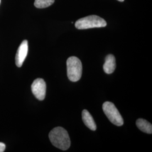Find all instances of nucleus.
Here are the masks:
<instances>
[{
	"label": "nucleus",
	"instance_id": "nucleus-7",
	"mask_svg": "<svg viewBox=\"0 0 152 152\" xmlns=\"http://www.w3.org/2000/svg\"><path fill=\"white\" fill-rule=\"evenodd\" d=\"M116 67L115 59L114 55H108L105 58V63L103 65L104 71L107 74H111L114 72Z\"/></svg>",
	"mask_w": 152,
	"mask_h": 152
},
{
	"label": "nucleus",
	"instance_id": "nucleus-9",
	"mask_svg": "<svg viewBox=\"0 0 152 152\" xmlns=\"http://www.w3.org/2000/svg\"><path fill=\"white\" fill-rule=\"evenodd\" d=\"M136 125L139 130L141 131L151 134L152 133V125L147 120L139 118L136 121Z\"/></svg>",
	"mask_w": 152,
	"mask_h": 152
},
{
	"label": "nucleus",
	"instance_id": "nucleus-5",
	"mask_svg": "<svg viewBox=\"0 0 152 152\" xmlns=\"http://www.w3.org/2000/svg\"><path fill=\"white\" fill-rule=\"evenodd\" d=\"M33 94L39 100H43L45 98L46 91V82L42 78H37L31 85Z\"/></svg>",
	"mask_w": 152,
	"mask_h": 152
},
{
	"label": "nucleus",
	"instance_id": "nucleus-13",
	"mask_svg": "<svg viewBox=\"0 0 152 152\" xmlns=\"http://www.w3.org/2000/svg\"><path fill=\"white\" fill-rule=\"evenodd\" d=\"M0 3H1V0H0Z\"/></svg>",
	"mask_w": 152,
	"mask_h": 152
},
{
	"label": "nucleus",
	"instance_id": "nucleus-2",
	"mask_svg": "<svg viewBox=\"0 0 152 152\" xmlns=\"http://www.w3.org/2000/svg\"><path fill=\"white\" fill-rule=\"evenodd\" d=\"M106 26L107 22L104 19L100 16L94 15L81 18L75 23V27L78 29L104 27Z\"/></svg>",
	"mask_w": 152,
	"mask_h": 152
},
{
	"label": "nucleus",
	"instance_id": "nucleus-10",
	"mask_svg": "<svg viewBox=\"0 0 152 152\" xmlns=\"http://www.w3.org/2000/svg\"><path fill=\"white\" fill-rule=\"evenodd\" d=\"M55 0H35L34 5L38 9L48 7L54 3Z\"/></svg>",
	"mask_w": 152,
	"mask_h": 152
},
{
	"label": "nucleus",
	"instance_id": "nucleus-1",
	"mask_svg": "<svg viewBox=\"0 0 152 152\" xmlns=\"http://www.w3.org/2000/svg\"><path fill=\"white\" fill-rule=\"evenodd\" d=\"M52 144L62 151H66L71 146V140L68 132L61 127H56L49 133Z\"/></svg>",
	"mask_w": 152,
	"mask_h": 152
},
{
	"label": "nucleus",
	"instance_id": "nucleus-8",
	"mask_svg": "<svg viewBox=\"0 0 152 152\" xmlns=\"http://www.w3.org/2000/svg\"><path fill=\"white\" fill-rule=\"evenodd\" d=\"M82 118L85 124L88 129L92 131L96 130V125L92 118V115L88 111L85 109L82 112Z\"/></svg>",
	"mask_w": 152,
	"mask_h": 152
},
{
	"label": "nucleus",
	"instance_id": "nucleus-6",
	"mask_svg": "<svg viewBox=\"0 0 152 152\" xmlns=\"http://www.w3.org/2000/svg\"><path fill=\"white\" fill-rule=\"evenodd\" d=\"M28 51L27 40H24L17 50L15 56V63L18 67H21L26 59Z\"/></svg>",
	"mask_w": 152,
	"mask_h": 152
},
{
	"label": "nucleus",
	"instance_id": "nucleus-12",
	"mask_svg": "<svg viewBox=\"0 0 152 152\" xmlns=\"http://www.w3.org/2000/svg\"><path fill=\"white\" fill-rule=\"evenodd\" d=\"M118 1H120V2H124V0H118Z\"/></svg>",
	"mask_w": 152,
	"mask_h": 152
},
{
	"label": "nucleus",
	"instance_id": "nucleus-4",
	"mask_svg": "<svg viewBox=\"0 0 152 152\" xmlns=\"http://www.w3.org/2000/svg\"><path fill=\"white\" fill-rule=\"evenodd\" d=\"M103 110L109 120L114 125L121 126L124 125V120L114 104L106 102L103 105Z\"/></svg>",
	"mask_w": 152,
	"mask_h": 152
},
{
	"label": "nucleus",
	"instance_id": "nucleus-11",
	"mask_svg": "<svg viewBox=\"0 0 152 152\" xmlns=\"http://www.w3.org/2000/svg\"><path fill=\"white\" fill-rule=\"evenodd\" d=\"M5 144L3 142H0V152H4L5 150Z\"/></svg>",
	"mask_w": 152,
	"mask_h": 152
},
{
	"label": "nucleus",
	"instance_id": "nucleus-3",
	"mask_svg": "<svg viewBox=\"0 0 152 152\" xmlns=\"http://www.w3.org/2000/svg\"><path fill=\"white\" fill-rule=\"evenodd\" d=\"M67 76L72 82L79 81L82 74L81 61L76 56H71L66 61Z\"/></svg>",
	"mask_w": 152,
	"mask_h": 152
}]
</instances>
